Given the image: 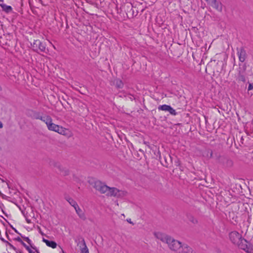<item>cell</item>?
<instances>
[{
    "label": "cell",
    "instance_id": "9a60e30c",
    "mask_svg": "<svg viewBox=\"0 0 253 253\" xmlns=\"http://www.w3.org/2000/svg\"><path fill=\"white\" fill-rule=\"evenodd\" d=\"M2 125H3V124H2V123H1V128H2V127H3V126H2Z\"/></svg>",
    "mask_w": 253,
    "mask_h": 253
},
{
    "label": "cell",
    "instance_id": "5bb4252c",
    "mask_svg": "<svg viewBox=\"0 0 253 253\" xmlns=\"http://www.w3.org/2000/svg\"><path fill=\"white\" fill-rule=\"evenodd\" d=\"M253 89V86H252V85L250 84L249 85V90L250 91L251 89Z\"/></svg>",
    "mask_w": 253,
    "mask_h": 253
},
{
    "label": "cell",
    "instance_id": "ba28073f",
    "mask_svg": "<svg viewBox=\"0 0 253 253\" xmlns=\"http://www.w3.org/2000/svg\"><path fill=\"white\" fill-rule=\"evenodd\" d=\"M207 3L209 5H210L211 6H212L213 8L217 10L219 12L222 11V4H220L219 2L214 0V1H207Z\"/></svg>",
    "mask_w": 253,
    "mask_h": 253
},
{
    "label": "cell",
    "instance_id": "7c38bea8",
    "mask_svg": "<svg viewBox=\"0 0 253 253\" xmlns=\"http://www.w3.org/2000/svg\"><path fill=\"white\" fill-rule=\"evenodd\" d=\"M44 242L49 247H52V248H55L56 246H57L56 243L53 242V241H49V240H44Z\"/></svg>",
    "mask_w": 253,
    "mask_h": 253
},
{
    "label": "cell",
    "instance_id": "277c9868",
    "mask_svg": "<svg viewBox=\"0 0 253 253\" xmlns=\"http://www.w3.org/2000/svg\"><path fill=\"white\" fill-rule=\"evenodd\" d=\"M47 127L48 130L49 131L54 132L67 138H70L73 136V134L72 131H71L68 128H66L60 125H56L53 123H51L47 125Z\"/></svg>",
    "mask_w": 253,
    "mask_h": 253
},
{
    "label": "cell",
    "instance_id": "8fae6325",
    "mask_svg": "<svg viewBox=\"0 0 253 253\" xmlns=\"http://www.w3.org/2000/svg\"><path fill=\"white\" fill-rule=\"evenodd\" d=\"M1 8H2L4 11H5L6 12H7V13L10 12L12 10V8L11 6L7 5L5 4H1Z\"/></svg>",
    "mask_w": 253,
    "mask_h": 253
},
{
    "label": "cell",
    "instance_id": "9c48e42d",
    "mask_svg": "<svg viewBox=\"0 0 253 253\" xmlns=\"http://www.w3.org/2000/svg\"><path fill=\"white\" fill-rule=\"evenodd\" d=\"M159 109L161 110H162V111H168L172 115H174L176 114V112L175 110L169 105H163L159 106Z\"/></svg>",
    "mask_w": 253,
    "mask_h": 253
},
{
    "label": "cell",
    "instance_id": "5b68a950",
    "mask_svg": "<svg viewBox=\"0 0 253 253\" xmlns=\"http://www.w3.org/2000/svg\"><path fill=\"white\" fill-rule=\"evenodd\" d=\"M27 115L29 117H30L31 118L39 120L42 121L45 123L46 125L53 123V120L50 116L41 113L40 112L33 111V110H28L27 112Z\"/></svg>",
    "mask_w": 253,
    "mask_h": 253
},
{
    "label": "cell",
    "instance_id": "8992f818",
    "mask_svg": "<svg viewBox=\"0 0 253 253\" xmlns=\"http://www.w3.org/2000/svg\"><path fill=\"white\" fill-rule=\"evenodd\" d=\"M64 197L66 200L67 201L68 203H69L70 205L73 207V208L75 209L78 217L82 220H85L86 219V215L84 213V211L81 210V208H80L77 202L68 195H65Z\"/></svg>",
    "mask_w": 253,
    "mask_h": 253
},
{
    "label": "cell",
    "instance_id": "7a4b0ae2",
    "mask_svg": "<svg viewBox=\"0 0 253 253\" xmlns=\"http://www.w3.org/2000/svg\"><path fill=\"white\" fill-rule=\"evenodd\" d=\"M88 182L93 188L101 194H105L107 196L121 197L127 194L126 192L120 190L116 188H111L107 186L102 181L94 178H89Z\"/></svg>",
    "mask_w": 253,
    "mask_h": 253
},
{
    "label": "cell",
    "instance_id": "30bf717a",
    "mask_svg": "<svg viewBox=\"0 0 253 253\" xmlns=\"http://www.w3.org/2000/svg\"><path fill=\"white\" fill-rule=\"evenodd\" d=\"M246 57V53L245 51L243 49H241L239 53V58L240 61L241 62L244 61Z\"/></svg>",
    "mask_w": 253,
    "mask_h": 253
},
{
    "label": "cell",
    "instance_id": "6da1fadb",
    "mask_svg": "<svg viewBox=\"0 0 253 253\" xmlns=\"http://www.w3.org/2000/svg\"><path fill=\"white\" fill-rule=\"evenodd\" d=\"M154 235L159 240L165 244L172 251L176 253H196L192 247L184 242L175 239L171 236L162 232L156 231Z\"/></svg>",
    "mask_w": 253,
    "mask_h": 253
},
{
    "label": "cell",
    "instance_id": "3957f363",
    "mask_svg": "<svg viewBox=\"0 0 253 253\" xmlns=\"http://www.w3.org/2000/svg\"><path fill=\"white\" fill-rule=\"evenodd\" d=\"M231 242L246 253H253V246L248 241L243 238L240 234L236 231H232L229 234Z\"/></svg>",
    "mask_w": 253,
    "mask_h": 253
},
{
    "label": "cell",
    "instance_id": "52a82bcc",
    "mask_svg": "<svg viewBox=\"0 0 253 253\" xmlns=\"http://www.w3.org/2000/svg\"><path fill=\"white\" fill-rule=\"evenodd\" d=\"M78 247L81 253H89L88 248L86 245L84 239H79L77 241Z\"/></svg>",
    "mask_w": 253,
    "mask_h": 253
},
{
    "label": "cell",
    "instance_id": "4fadbf2b",
    "mask_svg": "<svg viewBox=\"0 0 253 253\" xmlns=\"http://www.w3.org/2000/svg\"><path fill=\"white\" fill-rule=\"evenodd\" d=\"M188 217L190 222H192V223H193L196 224V223H197V220L195 219H194V217H193L192 216L190 215H188Z\"/></svg>",
    "mask_w": 253,
    "mask_h": 253
}]
</instances>
